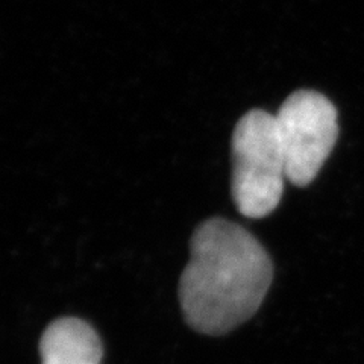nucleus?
I'll list each match as a JSON object with an SVG mask.
<instances>
[{
    "label": "nucleus",
    "mask_w": 364,
    "mask_h": 364,
    "mask_svg": "<svg viewBox=\"0 0 364 364\" xmlns=\"http://www.w3.org/2000/svg\"><path fill=\"white\" fill-rule=\"evenodd\" d=\"M272 278V259L252 234L220 218L203 222L179 281L186 322L207 336L232 331L258 311Z\"/></svg>",
    "instance_id": "1"
},
{
    "label": "nucleus",
    "mask_w": 364,
    "mask_h": 364,
    "mask_svg": "<svg viewBox=\"0 0 364 364\" xmlns=\"http://www.w3.org/2000/svg\"><path fill=\"white\" fill-rule=\"evenodd\" d=\"M232 199L240 214L263 219L275 211L287 167L273 114L252 109L238 120L232 135Z\"/></svg>",
    "instance_id": "2"
},
{
    "label": "nucleus",
    "mask_w": 364,
    "mask_h": 364,
    "mask_svg": "<svg viewBox=\"0 0 364 364\" xmlns=\"http://www.w3.org/2000/svg\"><path fill=\"white\" fill-rule=\"evenodd\" d=\"M287 181L306 187L321 172L338 136L334 104L313 90L290 95L275 114Z\"/></svg>",
    "instance_id": "3"
},
{
    "label": "nucleus",
    "mask_w": 364,
    "mask_h": 364,
    "mask_svg": "<svg viewBox=\"0 0 364 364\" xmlns=\"http://www.w3.org/2000/svg\"><path fill=\"white\" fill-rule=\"evenodd\" d=\"M102 352L95 329L75 317L55 321L40 340L43 364H100Z\"/></svg>",
    "instance_id": "4"
}]
</instances>
